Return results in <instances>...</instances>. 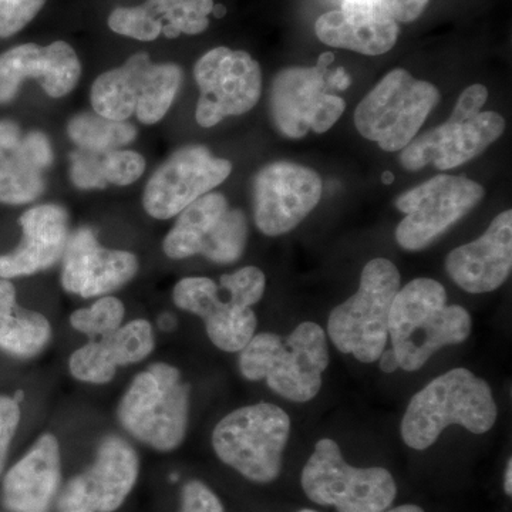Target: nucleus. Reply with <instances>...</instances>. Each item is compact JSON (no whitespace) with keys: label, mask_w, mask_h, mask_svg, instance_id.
<instances>
[{"label":"nucleus","mask_w":512,"mask_h":512,"mask_svg":"<svg viewBox=\"0 0 512 512\" xmlns=\"http://www.w3.org/2000/svg\"><path fill=\"white\" fill-rule=\"evenodd\" d=\"M471 325L463 306L447 305L440 282L417 278L404 285L389 316V338L400 369L417 372L440 349L466 342Z\"/></svg>","instance_id":"f257e3e1"},{"label":"nucleus","mask_w":512,"mask_h":512,"mask_svg":"<svg viewBox=\"0 0 512 512\" xmlns=\"http://www.w3.org/2000/svg\"><path fill=\"white\" fill-rule=\"evenodd\" d=\"M498 409L485 380L464 367L450 370L414 394L402 420V439L414 450H426L447 427L463 426L474 434L493 429Z\"/></svg>","instance_id":"f03ea898"},{"label":"nucleus","mask_w":512,"mask_h":512,"mask_svg":"<svg viewBox=\"0 0 512 512\" xmlns=\"http://www.w3.org/2000/svg\"><path fill=\"white\" fill-rule=\"evenodd\" d=\"M328 366L326 333L315 322L301 323L288 338L258 333L239 352V370L245 379L265 380L272 392L295 403L318 396Z\"/></svg>","instance_id":"7ed1b4c3"},{"label":"nucleus","mask_w":512,"mask_h":512,"mask_svg":"<svg viewBox=\"0 0 512 512\" xmlns=\"http://www.w3.org/2000/svg\"><path fill=\"white\" fill-rule=\"evenodd\" d=\"M117 417L131 437L160 453H170L187 436L190 386L177 367L153 363L127 387Z\"/></svg>","instance_id":"20e7f679"},{"label":"nucleus","mask_w":512,"mask_h":512,"mask_svg":"<svg viewBox=\"0 0 512 512\" xmlns=\"http://www.w3.org/2000/svg\"><path fill=\"white\" fill-rule=\"evenodd\" d=\"M400 284L402 276L392 261L367 262L355 295L330 312L329 338L340 352L362 363L379 360L389 340L390 309Z\"/></svg>","instance_id":"39448f33"},{"label":"nucleus","mask_w":512,"mask_h":512,"mask_svg":"<svg viewBox=\"0 0 512 512\" xmlns=\"http://www.w3.org/2000/svg\"><path fill=\"white\" fill-rule=\"evenodd\" d=\"M291 436V419L271 403L239 407L212 431V447L222 463L252 483L268 484L279 477L282 454Z\"/></svg>","instance_id":"423d86ee"},{"label":"nucleus","mask_w":512,"mask_h":512,"mask_svg":"<svg viewBox=\"0 0 512 512\" xmlns=\"http://www.w3.org/2000/svg\"><path fill=\"white\" fill-rule=\"evenodd\" d=\"M487 99L488 90L483 84L467 87L446 123L414 137L403 148L400 154L403 167L419 171L433 164L444 171L480 156L505 130L503 116L495 111H481Z\"/></svg>","instance_id":"0eeeda50"},{"label":"nucleus","mask_w":512,"mask_h":512,"mask_svg":"<svg viewBox=\"0 0 512 512\" xmlns=\"http://www.w3.org/2000/svg\"><path fill=\"white\" fill-rule=\"evenodd\" d=\"M439 101V89L434 84L414 79L407 70L394 69L357 106V131L387 153L402 151Z\"/></svg>","instance_id":"6e6552de"},{"label":"nucleus","mask_w":512,"mask_h":512,"mask_svg":"<svg viewBox=\"0 0 512 512\" xmlns=\"http://www.w3.org/2000/svg\"><path fill=\"white\" fill-rule=\"evenodd\" d=\"M301 484L315 504L338 512H382L396 500V481L382 467L357 468L343 460L339 444L319 440L303 467Z\"/></svg>","instance_id":"1a4fd4ad"},{"label":"nucleus","mask_w":512,"mask_h":512,"mask_svg":"<svg viewBox=\"0 0 512 512\" xmlns=\"http://www.w3.org/2000/svg\"><path fill=\"white\" fill-rule=\"evenodd\" d=\"M261 301L241 275H222L220 284L205 276H187L175 284L173 302L181 311L200 316L212 345L241 352L254 338L258 319L252 306Z\"/></svg>","instance_id":"9d476101"},{"label":"nucleus","mask_w":512,"mask_h":512,"mask_svg":"<svg viewBox=\"0 0 512 512\" xmlns=\"http://www.w3.org/2000/svg\"><path fill=\"white\" fill-rule=\"evenodd\" d=\"M248 241L244 212L229 207L221 192H208L177 215L165 235L164 254L174 261L202 255L215 264H234Z\"/></svg>","instance_id":"9b49d317"},{"label":"nucleus","mask_w":512,"mask_h":512,"mask_svg":"<svg viewBox=\"0 0 512 512\" xmlns=\"http://www.w3.org/2000/svg\"><path fill=\"white\" fill-rule=\"evenodd\" d=\"M483 185L457 175H436L397 197L404 218L396 241L406 251H421L437 241L483 200Z\"/></svg>","instance_id":"f8f14e48"},{"label":"nucleus","mask_w":512,"mask_h":512,"mask_svg":"<svg viewBox=\"0 0 512 512\" xmlns=\"http://www.w3.org/2000/svg\"><path fill=\"white\" fill-rule=\"evenodd\" d=\"M194 79L200 87L195 120L211 128L231 116H242L261 99V66L242 50L215 47L195 63Z\"/></svg>","instance_id":"ddd939ff"},{"label":"nucleus","mask_w":512,"mask_h":512,"mask_svg":"<svg viewBox=\"0 0 512 512\" xmlns=\"http://www.w3.org/2000/svg\"><path fill=\"white\" fill-rule=\"evenodd\" d=\"M328 64L288 67L276 74L271 87L272 120L288 138L305 137L309 131L323 134L345 113L342 97L326 92Z\"/></svg>","instance_id":"4468645a"},{"label":"nucleus","mask_w":512,"mask_h":512,"mask_svg":"<svg viewBox=\"0 0 512 512\" xmlns=\"http://www.w3.org/2000/svg\"><path fill=\"white\" fill-rule=\"evenodd\" d=\"M231 173V161L214 156L207 147L180 148L148 180L144 210L156 220H170L224 183Z\"/></svg>","instance_id":"2eb2a0df"},{"label":"nucleus","mask_w":512,"mask_h":512,"mask_svg":"<svg viewBox=\"0 0 512 512\" xmlns=\"http://www.w3.org/2000/svg\"><path fill=\"white\" fill-rule=\"evenodd\" d=\"M323 184L319 174L305 165L276 161L254 180V220L268 237L288 234L319 204Z\"/></svg>","instance_id":"dca6fc26"},{"label":"nucleus","mask_w":512,"mask_h":512,"mask_svg":"<svg viewBox=\"0 0 512 512\" xmlns=\"http://www.w3.org/2000/svg\"><path fill=\"white\" fill-rule=\"evenodd\" d=\"M140 473L136 450L119 436L97 447L92 466L73 477L57 497L59 512H113L133 491Z\"/></svg>","instance_id":"f3484780"},{"label":"nucleus","mask_w":512,"mask_h":512,"mask_svg":"<svg viewBox=\"0 0 512 512\" xmlns=\"http://www.w3.org/2000/svg\"><path fill=\"white\" fill-rule=\"evenodd\" d=\"M64 291L82 298H100L128 284L138 272L133 252L100 245L96 232L80 228L70 234L63 254Z\"/></svg>","instance_id":"a211bd4d"},{"label":"nucleus","mask_w":512,"mask_h":512,"mask_svg":"<svg viewBox=\"0 0 512 512\" xmlns=\"http://www.w3.org/2000/svg\"><path fill=\"white\" fill-rule=\"evenodd\" d=\"M82 76L76 50L63 40L47 46L20 45L0 55V104L9 103L19 93L20 84L33 79L47 96L62 99L72 93Z\"/></svg>","instance_id":"6ab92c4d"},{"label":"nucleus","mask_w":512,"mask_h":512,"mask_svg":"<svg viewBox=\"0 0 512 512\" xmlns=\"http://www.w3.org/2000/svg\"><path fill=\"white\" fill-rule=\"evenodd\" d=\"M53 148L40 131L23 133L13 121H0V202L28 204L45 191V171Z\"/></svg>","instance_id":"aec40b11"},{"label":"nucleus","mask_w":512,"mask_h":512,"mask_svg":"<svg viewBox=\"0 0 512 512\" xmlns=\"http://www.w3.org/2000/svg\"><path fill=\"white\" fill-rule=\"evenodd\" d=\"M512 268V211L501 212L476 241L461 245L446 259L454 284L468 293H488L510 278Z\"/></svg>","instance_id":"412c9836"},{"label":"nucleus","mask_w":512,"mask_h":512,"mask_svg":"<svg viewBox=\"0 0 512 512\" xmlns=\"http://www.w3.org/2000/svg\"><path fill=\"white\" fill-rule=\"evenodd\" d=\"M214 0H147L140 6L117 8L110 13L109 28L117 35L153 42L164 35H200L210 26Z\"/></svg>","instance_id":"4be33fe9"},{"label":"nucleus","mask_w":512,"mask_h":512,"mask_svg":"<svg viewBox=\"0 0 512 512\" xmlns=\"http://www.w3.org/2000/svg\"><path fill=\"white\" fill-rule=\"evenodd\" d=\"M22 242L10 254L0 255V278L35 275L63 258L70 238L69 214L60 205L43 204L20 217Z\"/></svg>","instance_id":"5701e85b"},{"label":"nucleus","mask_w":512,"mask_h":512,"mask_svg":"<svg viewBox=\"0 0 512 512\" xmlns=\"http://www.w3.org/2000/svg\"><path fill=\"white\" fill-rule=\"evenodd\" d=\"M62 453L55 434L37 439L3 480L2 500L10 512H47L59 494Z\"/></svg>","instance_id":"b1692460"},{"label":"nucleus","mask_w":512,"mask_h":512,"mask_svg":"<svg viewBox=\"0 0 512 512\" xmlns=\"http://www.w3.org/2000/svg\"><path fill=\"white\" fill-rule=\"evenodd\" d=\"M156 336L146 319L123 323L119 329L99 340H90L74 350L69 370L74 379L89 384H107L117 369L143 362L153 353Z\"/></svg>","instance_id":"393cba45"},{"label":"nucleus","mask_w":512,"mask_h":512,"mask_svg":"<svg viewBox=\"0 0 512 512\" xmlns=\"http://www.w3.org/2000/svg\"><path fill=\"white\" fill-rule=\"evenodd\" d=\"M399 32V23L390 16L355 5H342L340 10L323 13L315 23L320 42L366 56L392 50Z\"/></svg>","instance_id":"a878e982"},{"label":"nucleus","mask_w":512,"mask_h":512,"mask_svg":"<svg viewBox=\"0 0 512 512\" xmlns=\"http://www.w3.org/2000/svg\"><path fill=\"white\" fill-rule=\"evenodd\" d=\"M150 62L147 53H136L123 66L100 74L90 93L94 113L117 121L134 116L141 76Z\"/></svg>","instance_id":"bb28decb"},{"label":"nucleus","mask_w":512,"mask_h":512,"mask_svg":"<svg viewBox=\"0 0 512 512\" xmlns=\"http://www.w3.org/2000/svg\"><path fill=\"white\" fill-rule=\"evenodd\" d=\"M52 340V325L43 313L0 303V349L18 359L42 353Z\"/></svg>","instance_id":"cd10ccee"},{"label":"nucleus","mask_w":512,"mask_h":512,"mask_svg":"<svg viewBox=\"0 0 512 512\" xmlns=\"http://www.w3.org/2000/svg\"><path fill=\"white\" fill-rule=\"evenodd\" d=\"M183 83V70L174 63L147 64L140 80L136 113L138 121L151 126L167 116Z\"/></svg>","instance_id":"c85d7f7f"},{"label":"nucleus","mask_w":512,"mask_h":512,"mask_svg":"<svg viewBox=\"0 0 512 512\" xmlns=\"http://www.w3.org/2000/svg\"><path fill=\"white\" fill-rule=\"evenodd\" d=\"M67 134L80 150L106 154L133 143L137 138V128L128 121L106 119L97 113H82L69 121Z\"/></svg>","instance_id":"c756f323"},{"label":"nucleus","mask_w":512,"mask_h":512,"mask_svg":"<svg viewBox=\"0 0 512 512\" xmlns=\"http://www.w3.org/2000/svg\"><path fill=\"white\" fill-rule=\"evenodd\" d=\"M126 306L116 296H100L89 308L77 309L70 315V326L90 339L103 338L123 325Z\"/></svg>","instance_id":"7c9ffc66"},{"label":"nucleus","mask_w":512,"mask_h":512,"mask_svg":"<svg viewBox=\"0 0 512 512\" xmlns=\"http://www.w3.org/2000/svg\"><path fill=\"white\" fill-rule=\"evenodd\" d=\"M103 171L107 184L126 187L143 177L146 160L137 151L120 148L103 154Z\"/></svg>","instance_id":"2f4dec72"},{"label":"nucleus","mask_w":512,"mask_h":512,"mask_svg":"<svg viewBox=\"0 0 512 512\" xmlns=\"http://www.w3.org/2000/svg\"><path fill=\"white\" fill-rule=\"evenodd\" d=\"M70 178L80 190L106 188L103 171V154L90 153L86 150L74 151L70 156Z\"/></svg>","instance_id":"473e14b6"},{"label":"nucleus","mask_w":512,"mask_h":512,"mask_svg":"<svg viewBox=\"0 0 512 512\" xmlns=\"http://www.w3.org/2000/svg\"><path fill=\"white\" fill-rule=\"evenodd\" d=\"M47 0H0V37L20 32L36 18Z\"/></svg>","instance_id":"72a5a7b5"},{"label":"nucleus","mask_w":512,"mask_h":512,"mask_svg":"<svg viewBox=\"0 0 512 512\" xmlns=\"http://www.w3.org/2000/svg\"><path fill=\"white\" fill-rule=\"evenodd\" d=\"M430 0H342V5L362 6L382 12L397 23H410L419 19Z\"/></svg>","instance_id":"f704fd0d"},{"label":"nucleus","mask_w":512,"mask_h":512,"mask_svg":"<svg viewBox=\"0 0 512 512\" xmlns=\"http://www.w3.org/2000/svg\"><path fill=\"white\" fill-rule=\"evenodd\" d=\"M178 512H225L220 498L202 481L191 480L181 491V507Z\"/></svg>","instance_id":"c9c22d12"},{"label":"nucleus","mask_w":512,"mask_h":512,"mask_svg":"<svg viewBox=\"0 0 512 512\" xmlns=\"http://www.w3.org/2000/svg\"><path fill=\"white\" fill-rule=\"evenodd\" d=\"M20 403L15 397L0 396V473L8 458L10 443L20 423Z\"/></svg>","instance_id":"e433bc0d"},{"label":"nucleus","mask_w":512,"mask_h":512,"mask_svg":"<svg viewBox=\"0 0 512 512\" xmlns=\"http://www.w3.org/2000/svg\"><path fill=\"white\" fill-rule=\"evenodd\" d=\"M379 367L384 373H394L400 369L399 360H397L392 349L383 350L382 355L379 357Z\"/></svg>","instance_id":"4c0bfd02"},{"label":"nucleus","mask_w":512,"mask_h":512,"mask_svg":"<svg viewBox=\"0 0 512 512\" xmlns=\"http://www.w3.org/2000/svg\"><path fill=\"white\" fill-rule=\"evenodd\" d=\"M16 288L9 279L0 278V303H15Z\"/></svg>","instance_id":"58836bf2"},{"label":"nucleus","mask_w":512,"mask_h":512,"mask_svg":"<svg viewBox=\"0 0 512 512\" xmlns=\"http://www.w3.org/2000/svg\"><path fill=\"white\" fill-rule=\"evenodd\" d=\"M350 83H352V80H350L349 74L345 72L343 67H339V69L332 74V79H330V86L338 90H348Z\"/></svg>","instance_id":"ea45409f"},{"label":"nucleus","mask_w":512,"mask_h":512,"mask_svg":"<svg viewBox=\"0 0 512 512\" xmlns=\"http://www.w3.org/2000/svg\"><path fill=\"white\" fill-rule=\"evenodd\" d=\"M157 322L158 328L164 330V332H171V330H174L175 326H177V319H175L174 315H171V313L168 312L160 315Z\"/></svg>","instance_id":"a19ab883"},{"label":"nucleus","mask_w":512,"mask_h":512,"mask_svg":"<svg viewBox=\"0 0 512 512\" xmlns=\"http://www.w3.org/2000/svg\"><path fill=\"white\" fill-rule=\"evenodd\" d=\"M512 460H508L507 468H505V476H504V490L508 495L512 494Z\"/></svg>","instance_id":"79ce46f5"},{"label":"nucleus","mask_w":512,"mask_h":512,"mask_svg":"<svg viewBox=\"0 0 512 512\" xmlns=\"http://www.w3.org/2000/svg\"><path fill=\"white\" fill-rule=\"evenodd\" d=\"M382 512H424L423 508L419 507V505L414 504H404L400 505V507L392 508V510H384Z\"/></svg>","instance_id":"37998d69"},{"label":"nucleus","mask_w":512,"mask_h":512,"mask_svg":"<svg viewBox=\"0 0 512 512\" xmlns=\"http://www.w3.org/2000/svg\"><path fill=\"white\" fill-rule=\"evenodd\" d=\"M227 13V9H225V6L222 5H214V9H212V15L215 16V18H222V16Z\"/></svg>","instance_id":"c03bdc74"},{"label":"nucleus","mask_w":512,"mask_h":512,"mask_svg":"<svg viewBox=\"0 0 512 512\" xmlns=\"http://www.w3.org/2000/svg\"><path fill=\"white\" fill-rule=\"evenodd\" d=\"M393 180H394L393 173H390V171H384V173L382 175L383 183L386 184V185H389V184L393 183Z\"/></svg>","instance_id":"a18cd8bd"},{"label":"nucleus","mask_w":512,"mask_h":512,"mask_svg":"<svg viewBox=\"0 0 512 512\" xmlns=\"http://www.w3.org/2000/svg\"><path fill=\"white\" fill-rule=\"evenodd\" d=\"M299 512H318V511H313V510H302V511H299Z\"/></svg>","instance_id":"49530a36"}]
</instances>
